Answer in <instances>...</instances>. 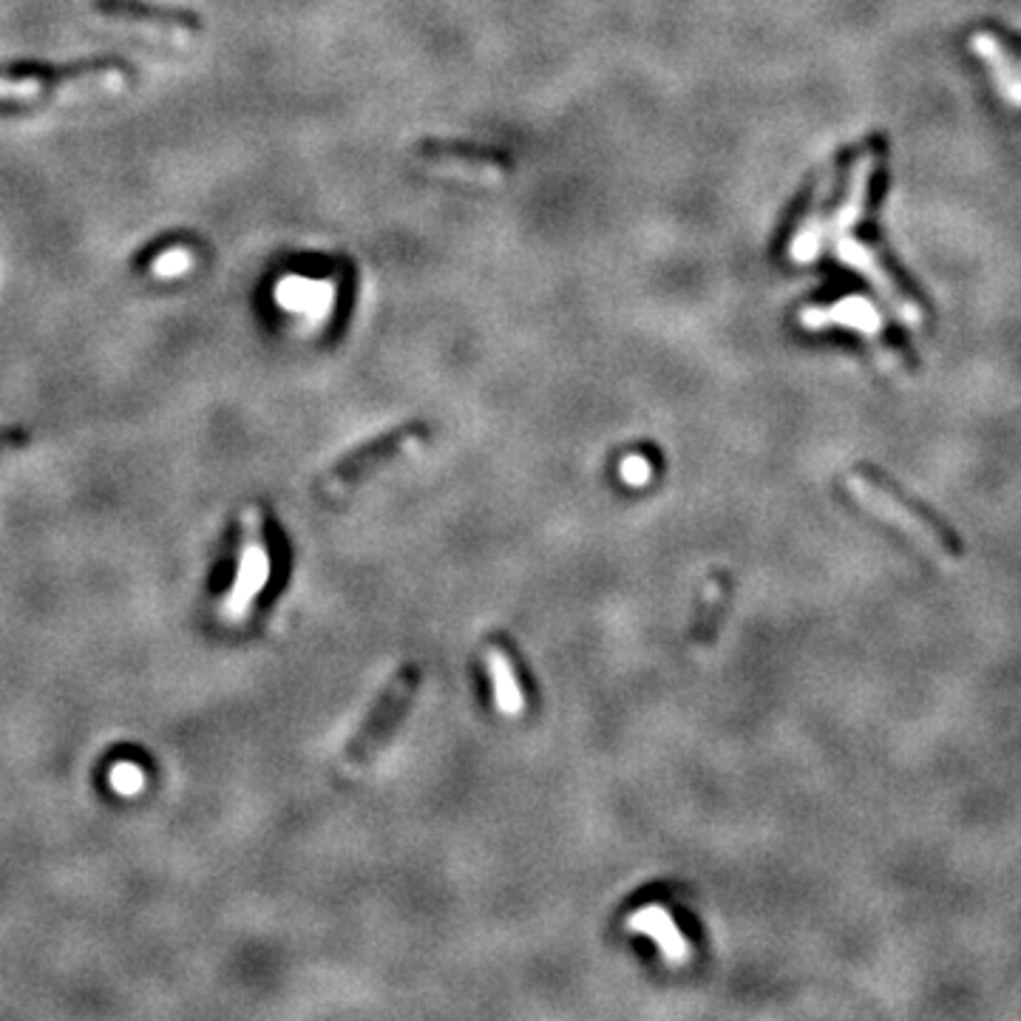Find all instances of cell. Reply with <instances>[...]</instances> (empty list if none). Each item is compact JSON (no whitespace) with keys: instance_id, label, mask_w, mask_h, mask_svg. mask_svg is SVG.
I'll use <instances>...</instances> for the list:
<instances>
[{"instance_id":"cell-18","label":"cell","mask_w":1021,"mask_h":1021,"mask_svg":"<svg viewBox=\"0 0 1021 1021\" xmlns=\"http://www.w3.org/2000/svg\"><path fill=\"white\" fill-rule=\"evenodd\" d=\"M139 780H142V775H139V769H134L131 764H117L112 769V786L117 792H137Z\"/></svg>"},{"instance_id":"cell-9","label":"cell","mask_w":1021,"mask_h":1021,"mask_svg":"<svg viewBox=\"0 0 1021 1021\" xmlns=\"http://www.w3.org/2000/svg\"><path fill=\"white\" fill-rule=\"evenodd\" d=\"M834 176H837V165H828L820 176L817 188H814V199L809 205V210L803 213L798 224V233H794L792 244H789V256L798 265H812L814 258L820 253V244H823V236H826V202L828 194L834 188Z\"/></svg>"},{"instance_id":"cell-10","label":"cell","mask_w":1021,"mask_h":1021,"mask_svg":"<svg viewBox=\"0 0 1021 1021\" xmlns=\"http://www.w3.org/2000/svg\"><path fill=\"white\" fill-rule=\"evenodd\" d=\"M627 928H630L633 933L653 939L670 965H684L689 959L687 939L678 931L673 914H670L664 905H645L641 910L630 914V917H627Z\"/></svg>"},{"instance_id":"cell-14","label":"cell","mask_w":1021,"mask_h":1021,"mask_svg":"<svg viewBox=\"0 0 1021 1021\" xmlns=\"http://www.w3.org/2000/svg\"><path fill=\"white\" fill-rule=\"evenodd\" d=\"M971 49L987 63L996 85H999L1001 97L1021 108V71H1016L1013 66H1010L1005 43L996 35H990V32H976V35L971 37Z\"/></svg>"},{"instance_id":"cell-16","label":"cell","mask_w":1021,"mask_h":1021,"mask_svg":"<svg viewBox=\"0 0 1021 1021\" xmlns=\"http://www.w3.org/2000/svg\"><path fill=\"white\" fill-rule=\"evenodd\" d=\"M190 267H194V253H190L188 247H171L167 253L153 258L148 270L156 278H176L182 276V272H188Z\"/></svg>"},{"instance_id":"cell-4","label":"cell","mask_w":1021,"mask_h":1021,"mask_svg":"<svg viewBox=\"0 0 1021 1021\" xmlns=\"http://www.w3.org/2000/svg\"><path fill=\"white\" fill-rule=\"evenodd\" d=\"M417 684H420L417 668H404L381 689V695L375 698V704H372V709H369L367 718L361 721V727L355 730V735L349 738L347 746H344V755H340L338 761L340 771L358 775V771H363L375 761L381 746L390 741L392 732H395L397 723H401V718L406 716V709H409L411 698H415L417 693Z\"/></svg>"},{"instance_id":"cell-12","label":"cell","mask_w":1021,"mask_h":1021,"mask_svg":"<svg viewBox=\"0 0 1021 1021\" xmlns=\"http://www.w3.org/2000/svg\"><path fill=\"white\" fill-rule=\"evenodd\" d=\"M94 12L105 14V18H119V21H137L148 23V26H165V28H188V32H202V21L194 12L185 9H165V7H148L142 0H94Z\"/></svg>"},{"instance_id":"cell-2","label":"cell","mask_w":1021,"mask_h":1021,"mask_svg":"<svg viewBox=\"0 0 1021 1021\" xmlns=\"http://www.w3.org/2000/svg\"><path fill=\"white\" fill-rule=\"evenodd\" d=\"M848 491L855 494L857 502L869 508L871 514L883 517V520L894 522L900 529L910 531V534L925 539V543H931L933 548H939L942 554H962V543H959L956 531L948 529L942 517H937L931 508H925L923 502L914 500L910 494L900 491L894 483L883 479L880 474H851V477H848Z\"/></svg>"},{"instance_id":"cell-1","label":"cell","mask_w":1021,"mask_h":1021,"mask_svg":"<svg viewBox=\"0 0 1021 1021\" xmlns=\"http://www.w3.org/2000/svg\"><path fill=\"white\" fill-rule=\"evenodd\" d=\"M278 577V539L265 508L251 502L239 517L230 577L216 593V618L224 627L251 625Z\"/></svg>"},{"instance_id":"cell-15","label":"cell","mask_w":1021,"mask_h":1021,"mask_svg":"<svg viewBox=\"0 0 1021 1021\" xmlns=\"http://www.w3.org/2000/svg\"><path fill=\"white\" fill-rule=\"evenodd\" d=\"M723 602H727V588H723L721 579H712V582L707 584V605H704L701 613V625L695 630L698 639H709V636L716 633L718 622H721Z\"/></svg>"},{"instance_id":"cell-6","label":"cell","mask_w":1021,"mask_h":1021,"mask_svg":"<svg viewBox=\"0 0 1021 1021\" xmlns=\"http://www.w3.org/2000/svg\"><path fill=\"white\" fill-rule=\"evenodd\" d=\"M832 242H834V256L840 258L846 267L860 272V276L866 278L871 287H874L877 295H880V299H883L891 310H894L896 318L903 321V324H910V327H919V321H923V310H919V304L910 299V295H905L903 287L896 285L894 278L889 276V270L880 265V258H877L874 253L866 247V244H860L857 239L848 236V233L846 236L832 239Z\"/></svg>"},{"instance_id":"cell-5","label":"cell","mask_w":1021,"mask_h":1021,"mask_svg":"<svg viewBox=\"0 0 1021 1021\" xmlns=\"http://www.w3.org/2000/svg\"><path fill=\"white\" fill-rule=\"evenodd\" d=\"M424 438L426 434L420 426H404V429L390 431V434H381V438L358 445L355 452L338 460L329 472L321 474V479L315 483V494L324 502H344V497L361 486L375 468L386 466V463L397 460L401 454L415 452L417 445H424Z\"/></svg>"},{"instance_id":"cell-7","label":"cell","mask_w":1021,"mask_h":1021,"mask_svg":"<svg viewBox=\"0 0 1021 1021\" xmlns=\"http://www.w3.org/2000/svg\"><path fill=\"white\" fill-rule=\"evenodd\" d=\"M800 324L807 329L848 327L869 335V338H880V333H883V318L866 295H848L832 306H807L800 313Z\"/></svg>"},{"instance_id":"cell-13","label":"cell","mask_w":1021,"mask_h":1021,"mask_svg":"<svg viewBox=\"0 0 1021 1021\" xmlns=\"http://www.w3.org/2000/svg\"><path fill=\"white\" fill-rule=\"evenodd\" d=\"M417 153L431 165L452 167V171H463V174L479 176V179H502V162L488 156V153L474 151V148L426 142V146L417 148Z\"/></svg>"},{"instance_id":"cell-17","label":"cell","mask_w":1021,"mask_h":1021,"mask_svg":"<svg viewBox=\"0 0 1021 1021\" xmlns=\"http://www.w3.org/2000/svg\"><path fill=\"white\" fill-rule=\"evenodd\" d=\"M650 460L641 457V454H630V457L622 460V477H625L627 486H645L647 479H650Z\"/></svg>"},{"instance_id":"cell-8","label":"cell","mask_w":1021,"mask_h":1021,"mask_svg":"<svg viewBox=\"0 0 1021 1021\" xmlns=\"http://www.w3.org/2000/svg\"><path fill=\"white\" fill-rule=\"evenodd\" d=\"M486 670L488 681H491L497 712H502L506 718H520L525 707H529V698H525V687H522L514 655L508 653L506 645H500V641L486 645Z\"/></svg>"},{"instance_id":"cell-11","label":"cell","mask_w":1021,"mask_h":1021,"mask_svg":"<svg viewBox=\"0 0 1021 1021\" xmlns=\"http://www.w3.org/2000/svg\"><path fill=\"white\" fill-rule=\"evenodd\" d=\"M874 167H877V148H869V151H862L860 156H857L855 167H851V176H848L846 196L840 199V208L834 210L832 222L826 224V236H832V239L846 236L848 230L860 222L862 213H866V199H869Z\"/></svg>"},{"instance_id":"cell-3","label":"cell","mask_w":1021,"mask_h":1021,"mask_svg":"<svg viewBox=\"0 0 1021 1021\" xmlns=\"http://www.w3.org/2000/svg\"><path fill=\"white\" fill-rule=\"evenodd\" d=\"M126 74L119 66H69V69H37V66H7L0 69V103H43V100H83L91 85L119 89Z\"/></svg>"},{"instance_id":"cell-19","label":"cell","mask_w":1021,"mask_h":1021,"mask_svg":"<svg viewBox=\"0 0 1021 1021\" xmlns=\"http://www.w3.org/2000/svg\"><path fill=\"white\" fill-rule=\"evenodd\" d=\"M28 440H32V434L26 429H0V454L23 449V445H28Z\"/></svg>"}]
</instances>
